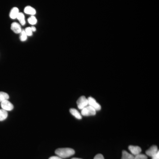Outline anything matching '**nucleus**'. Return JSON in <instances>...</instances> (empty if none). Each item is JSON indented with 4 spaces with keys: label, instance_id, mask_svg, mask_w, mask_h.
Masks as SVG:
<instances>
[{
    "label": "nucleus",
    "instance_id": "nucleus-18",
    "mask_svg": "<svg viewBox=\"0 0 159 159\" xmlns=\"http://www.w3.org/2000/svg\"><path fill=\"white\" fill-rule=\"evenodd\" d=\"M148 157L146 155L143 154H138L134 156V159H147Z\"/></svg>",
    "mask_w": 159,
    "mask_h": 159
},
{
    "label": "nucleus",
    "instance_id": "nucleus-24",
    "mask_svg": "<svg viewBox=\"0 0 159 159\" xmlns=\"http://www.w3.org/2000/svg\"><path fill=\"white\" fill-rule=\"evenodd\" d=\"M71 159H82L78 158H72Z\"/></svg>",
    "mask_w": 159,
    "mask_h": 159
},
{
    "label": "nucleus",
    "instance_id": "nucleus-17",
    "mask_svg": "<svg viewBox=\"0 0 159 159\" xmlns=\"http://www.w3.org/2000/svg\"><path fill=\"white\" fill-rule=\"evenodd\" d=\"M28 22L31 25H34L37 23V20L34 16H31L27 20Z\"/></svg>",
    "mask_w": 159,
    "mask_h": 159
},
{
    "label": "nucleus",
    "instance_id": "nucleus-3",
    "mask_svg": "<svg viewBox=\"0 0 159 159\" xmlns=\"http://www.w3.org/2000/svg\"><path fill=\"white\" fill-rule=\"evenodd\" d=\"M88 105L92 107L96 111L97 110H100L101 109V107L99 103L97 102L92 97H89L88 98Z\"/></svg>",
    "mask_w": 159,
    "mask_h": 159
},
{
    "label": "nucleus",
    "instance_id": "nucleus-14",
    "mask_svg": "<svg viewBox=\"0 0 159 159\" xmlns=\"http://www.w3.org/2000/svg\"><path fill=\"white\" fill-rule=\"evenodd\" d=\"M134 156L129 154L127 151L123 150L122 153V157L121 159H134Z\"/></svg>",
    "mask_w": 159,
    "mask_h": 159
},
{
    "label": "nucleus",
    "instance_id": "nucleus-13",
    "mask_svg": "<svg viewBox=\"0 0 159 159\" xmlns=\"http://www.w3.org/2000/svg\"><path fill=\"white\" fill-rule=\"evenodd\" d=\"M8 115L7 111L3 109H0V121H3L6 119Z\"/></svg>",
    "mask_w": 159,
    "mask_h": 159
},
{
    "label": "nucleus",
    "instance_id": "nucleus-9",
    "mask_svg": "<svg viewBox=\"0 0 159 159\" xmlns=\"http://www.w3.org/2000/svg\"><path fill=\"white\" fill-rule=\"evenodd\" d=\"M19 10L16 7H14L12 9L9 14V16L12 19H16L17 16L19 13Z\"/></svg>",
    "mask_w": 159,
    "mask_h": 159
},
{
    "label": "nucleus",
    "instance_id": "nucleus-15",
    "mask_svg": "<svg viewBox=\"0 0 159 159\" xmlns=\"http://www.w3.org/2000/svg\"><path fill=\"white\" fill-rule=\"evenodd\" d=\"M9 96L7 93L0 92V103L6 100H8Z\"/></svg>",
    "mask_w": 159,
    "mask_h": 159
},
{
    "label": "nucleus",
    "instance_id": "nucleus-23",
    "mask_svg": "<svg viewBox=\"0 0 159 159\" xmlns=\"http://www.w3.org/2000/svg\"><path fill=\"white\" fill-rule=\"evenodd\" d=\"M31 27V30H32V31H33V32H35V31H36V28H35V27L32 26Z\"/></svg>",
    "mask_w": 159,
    "mask_h": 159
},
{
    "label": "nucleus",
    "instance_id": "nucleus-11",
    "mask_svg": "<svg viewBox=\"0 0 159 159\" xmlns=\"http://www.w3.org/2000/svg\"><path fill=\"white\" fill-rule=\"evenodd\" d=\"M70 113L73 116H74L76 118L78 119H82V116L80 112L75 108H71L70 110Z\"/></svg>",
    "mask_w": 159,
    "mask_h": 159
},
{
    "label": "nucleus",
    "instance_id": "nucleus-4",
    "mask_svg": "<svg viewBox=\"0 0 159 159\" xmlns=\"http://www.w3.org/2000/svg\"><path fill=\"white\" fill-rule=\"evenodd\" d=\"M77 103L79 109L80 110L83 109L84 107L88 105V99L84 96H81L77 100Z\"/></svg>",
    "mask_w": 159,
    "mask_h": 159
},
{
    "label": "nucleus",
    "instance_id": "nucleus-22",
    "mask_svg": "<svg viewBox=\"0 0 159 159\" xmlns=\"http://www.w3.org/2000/svg\"><path fill=\"white\" fill-rule=\"evenodd\" d=\"M49 159H63L62 158L60 157L59 156H52L50 157Z\"/></svg>",
    "mask_w": 159,
    "mask_h": 159
},
{
    "label": "nucleus",
    "instance_id": "nucleus-2",
    "mask_svg": "<svg viewBox=\"0 0 159 159\" xmlns=\"http://www.w3.org/2000/svg\"><path fill=\"white\" fill-rule=\"evenodd\" d=\"M96 110L89 105L87 106L81 110V114L84 116H92L96 114Z\"/></svg>",
    "mask_w": 159,
    "mask_h": 159
},
{
    "label": "nucleus",
    "instance_id": "nucleus-20",
    "mask_svg": "<svg viewBox=\"0 0 159 159\" xmlns=\"http://www.w3.org/2000/svg\"><path fill=\"white\" fill-rule=\"evenodd\" d=\"M94 159H104L103 155L101 154H98L94 158Z\"/></svg>",
    "mask_w": 159,
    "mask_h": 159
},
{
    "label": "nucleus",
    "instance_id": "nucleus-8",
    "mask_svg": "<svg viewBox=\"0 0 159 159\" xmlns=\"http://www.w3.org/2000/svg\"><path fill=\"white\" fill-rule=\"evenodd\" d=\"M157 147L156 146H153L151 147L149 150L146 151V153L147 156L152 157L156 154L158 152Z\"/></svg>",
    "mask_w": 159,
    "mask_h": 159
},
{
    "label": "nucleus",
    "instance_id": "nucleus-6",
    "mask_svg": "<svg viewBox=\"0 0 159 159\" xmlns=\"http://www.w3.org/2000/svg\"><path fill=\"white\" fill-rule=\"evenodd\" d=\"M128 148L132 154L134 156H136L138 154H141L142 152V149L138 146H130Z\"/></svg>",
    "mask_w": 159,
    "mask_h": 159
},
{
    "label": "nucleus",
    "instance_id": "nucleus-1",
    "mask_svg": "<svg viewBox=\"0 0 159 159\" xmlns=\"http://www.w3.org/2000/svg\"><path fill=\"white\" fill-rule=\"evenodd\" d=\"M55 154L62 158H67L74 154L75 152L71 148H59L55 151Z\"/></svg>",
    "mask_w": 159,
    "mask_h": 159
},
{
    "label": "nucleus",
    "instance_id": "nucleus-21",
    "mask_svg": "<svg viewBox=\"0 0 159 159\" xmlns=\"http://www.w3.org/2000/svg\"><path fill=\"white\" fill-rule=\"evenodd\" d=\"M152 159H159V151L152 157Z\"/></svg>",
    "mask_w": 159,
    "mask_h": 159
},
{
    "label": "nucleus",
    "instance_id": "nucleus-10",
    "mask_svg": "<svg viewBox=\"0 0 159 159\" xmlns=\"http://www.w3.org/2000/svg\"><path fill=\"white\" fill-rule=\"evenodd\" d=\"M24 12L27 14L31 15V16H34L36 14V10L35 9L30 6H27L24 8Z\"/></svg>",
    "mask_w": 159,
    "mask_h": 159
},
{
    "label": "nucleus",
    "instance_id": "nucleus-12",
    "mask_svg": "<svg viewBox=\"0 0 159 159\" xmlns=\"http://www.w3.org/2000/svg\"><path fill=\"white\" fill-rule=\"evenodd\" d=\"M16 19L19 21L20 23V24L22 25H25L26 23L25 16H24V14L23 13H19Z\"/></svg>",
    "mask_w": 159,
    "mask_h": 159
},
{
    "label": "nucleus",
    "instance_id": "nucleus-7",
    "mask_svg": "<svg viewBox=\"0 0 159 159\" xmlns=\"http://www.w3.org/2000/svg\"><path fill=\"white\" fill-rule=\"evenodd\" d=\"M11 29L16 34H20L22 30L20 25L16 22H13L12 23Z\"/></svg>",
    "mask_w": 159,
    "mask_h": 159
},
{
    "label": "nucleus",
    "instance_id": "nucleus-19",
    "mask_svg": "<svg viewBox=\"0 0 159 159\" xmlns=\"http://www.w3.org/2000/svg\"><path fill=\"white\" fill-rule=\"evenodd\" d=\"M24 31H25L26 33L27 36H31L33 34V31L31 30V27H27L24 30Z\"/></svg>",
    "mask_w": 159,
    "mask_h": 159
},
{
    "label": "nucleus",
    "instance_id": "nucleus-16",
    "mask_svg": "<svg viewBox=\"0 0 159 159\" xmlns=\"http://www.w3.org/2000/svg\"><path fill=\"white\" fill-rule=\"evenodd\" d=\"M27 36L26 33L24 30H22L21 32L20 33V41L22 42H24L26 41L27 39Z\"/></svg>",
    "mask_w": 159,
    "mask_h": 159
},
{
    "label": "nucleus",
    "instance_id": "nucleus-5",
    "mask_svg": "<svg viewBox=\"0 0 159 159\" xmlns=\"http://www.w3.org/2000/svg\"><path fill=\"white\" fill-rule=\"evenodd\" d=\"M1 105L2 109L7 111H11L14 108L13 105L8 100H5L1 102Z\"/></svg>",
    "mask_w": 159,
    "mask_h": 159
}]
</instances>
